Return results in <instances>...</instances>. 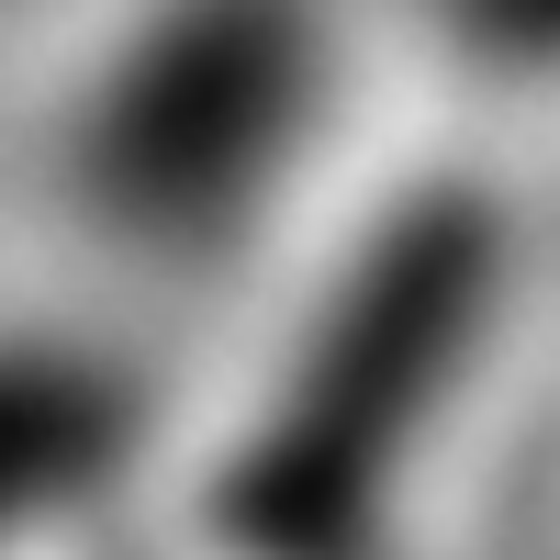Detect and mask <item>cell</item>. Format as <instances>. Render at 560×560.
<instances>
[{"instance_id": "obj_1", "label": "cell", "mask_w": 560, "mask_h": 560, "mask_svg": "<svg viewBox=\"0 0 560 560\" xmlns=\"http://www.w3.org/2000/svg\"><path fill=\"white\" fill-rule=\"evenodd\" d=\"M303 102V34L258 12V0H191L147 57H135L124 102H102V202L147 224L224 213L269 168L280 113Z\"/></svg>"}, {"instance_id": "obj_2", "label": "cell", "mask_w": 560, "mask_h": 560, "mask_svg": "<svg viewBox=\"0 0 560 560\" xmlns=\"http://www.w3.org/2000/svg\"><path fill=\"white\" fill-rule=\"evenodd\" d=\"M448 325H459V236L427 224V247H404L393 280H370V292L337 314V348H325V415L280 427V459H269L280 516H325L337 459L415 438V404H427L438 359H448Z\"/></svg>"}]
</instances>
